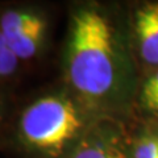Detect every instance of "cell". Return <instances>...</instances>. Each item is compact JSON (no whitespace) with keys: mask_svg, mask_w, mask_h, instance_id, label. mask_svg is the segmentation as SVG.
Segmentation results:
<instances>
[{"mask_svg":"<svg viewBox=\"0 0 158 158\" xmlns=\"http://www.w3.org/2000/svg\"><path fill=\"white\" fill-rule=\"evenodd\" d=\"M146 107H148V108H150V110H153V111L158 112V99H157V100H154V102H152L150 104H148Z\"/></svg>","mask_w":158,"mask_h":158,"instance_id":"10","label":"cell"},{"mask_svg":"<svg viewBox=\"0 0 158 158\" xmlns=\"http://www.w3.org/2000/svg\"><path fill=\"white\" fill-rule=\"evenodd\" d=\"M136 33L141 57L158 65V4H148L136 13Z\"/></svg>","mask_w":158,"mask_h":158,"instance_id":"4","label":"cell"},{"mask_svg":"<svg viewBox=\"0 0 158 158\" xmlns=\"http://www.w3.org/2000/svg\"><path fill=\"white\" fill-rule=\"evenodd\" d=\"M117 57L113 28L104 13L83 7L73 15L66 50V75L85 99L108 95L116 83Z\"/></svg>","mask_w":158,"mask_h":158,"instance_id":"1","label":"cell"},{"mask_svg":"<svg viewBox=\"0 0 158 158\" xmlns=\"http://www.w3.org/2000/svg\"><path fill=\"white\" fill-rule=\"evenodd\" d=\"M83 129L77 103L62 92H46L23 108L16 140L32 158H66Z\"/></svg>","mask_w":158,"mask_h":158,"instance_id":"2","label":"cell"},{"mask_svg":"<svg viewBox=\"0 0 158 158\" xmlns=\"http://www.w3.org/2000/svg\"><path fill=\"white\" fill-rule=\"evenodd\" d=\"M4 117H6V104H4L3 98L0 96V125L4 121Z\"/></svg>","mask_w":158,"mask_h":158,"instance_id":"9","label":"cell"},{"mask_svg":"<svg viewBox=\"0 0 158 158\" xmlns=\"http://www.w3.org/2000/svg\"><path fill=\"white\" fill-rule=\"evenodd\" d=\"M20 59L12 53L0 33V85L12 79L20 69Z\"/></svg>","mask_w":158,"mask_h":158,"instance_id":"6","label":"cell"},{"mask_svg":"<svg viewBox=\"0 0 158 158\" xmlns=\"http://www.w3.org/2000/svg\"><path fill=\"white\" fill-rule=\"evenodd\" d=\"M49 15L37 6L7 7L0 12V33L20 62L42 53L49 36Z\"/></svg>","mask_w":158,"mask_h":158,"instance_id":"3","label":"cell"},{"mask_svg":"<svg viewBox=\"0 0 158 158\" xmlns=\"http://www.w3.org/2000/svg\"><path fill=\"white\" fill-rule=\"evenodd\" d=\"M135 158H158V138L142 137L135 148Z\"/></svg>","mask_w":158,"mask_h":158,"instance_id":"7","label":"cell"},{"mask_svg":"<svg viewBox=\"0 0 158 158\" xmlns=\"http://www.w3.org/2000/svg\"><path fill=\"white\" fill-rule=\"evenodd\" d=\"M158 99V71L152 75L146 81L144 85V90H142V102L144 104L148 106L152 102H154Z\"/></svg>","mask_w":158,"mask_h":158,"instance_id":"8","label":"cell"},{"mask_svg":"<svg viewBox=\"0 0 158 158\" xmlns=\"http://www.w3.org/2000/svg\"><path fill=\"white\" fill-rule=\"evenodd\" d=\"M66 158H128L115 140L107 137H85L74 146Z\"/></svg>","mask_w":158,"mask_h":158,"instance_id":"5","label":"cell"}]
</instances>
